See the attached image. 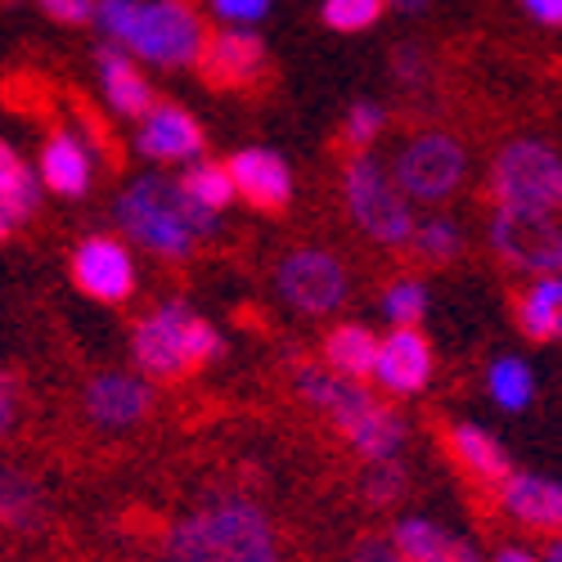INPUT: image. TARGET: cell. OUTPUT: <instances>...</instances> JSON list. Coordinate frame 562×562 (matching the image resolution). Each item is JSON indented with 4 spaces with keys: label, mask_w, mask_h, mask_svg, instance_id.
Here are the masks:
<instances>
[{
    "label": "cell",
    "mask_w": 562,
    "mask_h": 562,
    "mask_svg": "<svg viewBox=\"0 0 562 562\" xmlns=\"http://www.w3.org/2000/svg\"><path fill=\"white\" fill-rule=\"evenodd\" d=\"M162 562H284L270 513L248 495H212L171 522Z\"/></svg>",
    "instance_id": "6da1fadb"
},
{
    "label": "cell",
    "mask_w": 562,
    "mask_h": 562,
    "mask_svg": "<svg viewBox=\"0 0 562 562\" xmlns=\"http://www.w3.org/2000/svg\"><path fill=\"white\" fill-rule=\"evenodd\" d=\"M113 221L126 234V244L162 261H190L221 229V216L194 207L190 194L162 171L135 176L113 203Z\"/></svg>",
    "instance_id": "7a4b0ae2"
},
{
    "label": "cell",
    "mask_w": 562,
    "mask_h": 562,
    "mask_svg": "<svg viewBox=\"0 0 562 562\" xmlns=\"http://www.w3.org/2000/svg\"><path fill=\"white\" fill-rule=\"evenodd\" d=\"M293 387L297 396L319 409L334 424V432L364 459V463H383L401 459L409 428L405 418L369 392V383H347L338 373H329L319 360H293Z\"/></svg>",
    "instance_id": "3957f363"
},
{
    "label": "cell",
    "mask_w": 562,
    "mask_h": 562,
    "mask_svg": "<svg viewBox=\"0 0 562 562\" xmlns=\"http://www.w3.org/2000/svg\"><path fill=\"white\" fill-rule=\"evenodd\" d=\"M90 23L104 32V45L149 68H194L207 36L190 0H100Z\"/></svg>",
    "instance_id": "277c9868"
},
{
    "label": "cell",
    "mask_w": 562,
    "mask_h": 562,
    "mask_svg": "<svg viewBox=\"0 0 562 562\" xmlns=\"http://www.w3.org/2000/svg\"><path fill=\"white\" fill-rule=\"evenodd\" d=\"M221 351H225V334L207 315H199L190 302H180V297L154 306L131 334L135 373L139 379H149V383L190 379V373H199L212 360H221Z\"/></svg>",
    "instance_id": "5b68a950"
},
{
    "label": "cell",
    "mask_w": 562,
    "mask_h": 562,
    "mask_svg": "<svg viewBox=\"0 0 562 562\" xmlns=\"http://www.w3.org/2000/svg\"><path fill=\"white\" fill-rule=\"evenodd\" d=\"M491 203L508 221H558L562 158L544 139H508L491 162Z\"/></svg>",
    "instance_id": "8992f818"
},
{
    "label": "cell",
    "mask_w": 562,
    "mask_h": 562,
    "mask_svg": "<svg viewBox=\"0 0 562 562\" xmlns=\"http://www.w3.org/2000/svg\"><path fill=\"white\" fill-rule=\"evenodd\" d=\"M342 203H347L351 225L364 234L369 244L409 248L418 212L396 190V180H392L383 158H373V154H351L347 158V167H342Z\"/></svg>",
    "instance_id": "52a82bcc"
},
{
    "label": "cell",
    "mask_w": 562,
    "mask_h": 562,
    "mask_svg": "<svg viewBox=\"0 0 562 562\" xmlns=\"http://www.w3.org/2000/svg\"><path fill=\"white\" fill-rule=\"evenodd\" d=\"M396 190L409 199V203H424V207H437L446 199H454L468 180V149L459 145L454 135L446 131H418L409 135L396 162L387 167Z\"/></svg>",
    "instance_id": "ba28073f"
},
{
    "label": "cell",
    "mask_w": 562,
    "mask_h": 562,
    "mask_svg": "<svg viewBox=\"0 0 562 562\" xmlns=\"http://www.w3.org/2000/svg\"><path fill=\"white\" fill-rule=\"evenodd\" d=\"M274 289L284 297V306L297 315H334L351 293V279H347L342 257L324 248H297L279 261Z\"/></svg>",
    "instance_id": "9c48e42d"
},
{
    "label": "cell",
    "mask_w": 562,
    "mask_h": 562,
    "mask_svg": "<svg viewBox=\"0 0 562 562\" xmlns=\"http://www.w3.org/2000/svg\"><path fill=\"white\" fill-rule=\"evenodd\" d=\"M72 284L90 297V302H104V306H122L135 297L139 284V270L131 248L117 239V234H86V239L72 248Z\"/></svg>",
    "instance_id": "30bf717a"
},
{
    "label": "cell",
    "mask_w": 562,
    "mask_h": 562,
    "mask_svg": "<svg viewBox=\"0 0 562 562\" xmlns=\"http://www.w3.org/2000/svg\"><path fill=\"white\" fill-rule=\"evenodd\" d=\"M154 383L139 379V373H126V369H104L95 373V379L86 383L81 392V409L95 428L104 432H126L135 424H145V418L154 414Z\"/></svg>",
    "instance_id": "8fae6325"
},
{
    "label": "cell",
    "mask_w": 562,
    "mask_h": 562,
    "mask_svg": "<svg viewBox=\"0 0 562 562\" xmlns=\"http://www.w3.org/2000/svg\"><path fill=\"white\" fill-rule=\"evenodd\" d=\"M194 68L216 90H248L266 72V41L257 36V27H221L203 36Z\"/></svg>",
    "instance_id": "7c38bea8"
},
{
    "label": "cell",
    "mask_w": 562,
    "mask_h": 562,
    "mask_svg": "<svg viewBox=\"0 0 562 562\" xmlns=\"http://www.w3.org/2000/svg\"><path fill=\"white\" fill-rule=\"evenodd\" d=\"M432 369H437V356H432V342L424 338V329H392L379 338L369 383H379L387 396L401 401V396L428 392Z\"/></svg>",
    "instance_id": "4fadbf2b"
},
{
    "label": "cell",
    "mask_w": 562,
    "mask_h": 562,
    "mask_svg": "<svg viewBox=\"0 0 562 562\" xmlns=\"http://www.w3.org/2000/svg\"><path fill=\"white\" fill-rule=\"evenodd\" d=\"M203 149H207V135H203L199 117L190 109H180V104H154L135 126V154L149 158V162L190 167V162L203 158Z\"/></svg>",
    "instance_id": "5bb4252c"
},
{
    "label": "cell",
    "mask_w": 562,
    "mask_h": 562,
    "mask_svg": "<svg viewBox=\"0 0 562 562\" xmlns=\"http://www.w3.org/2000/svg\"><path fill=\"white\" fill-rule=\"evenodd\" d=\"M225 176L234 184V203H248L257 212H284L293 203V167L274 149H239L229 154Z\"/></svg>",
    "instance_id": "9a60e30c"
},
{
    "label": "cell",
    "mask_w": 562,
    "mask_h": 562,
    "mask_svg": "<svg viewBox=\"0 0 562 562\" xmlns=\"http://www.w3.org/2000/svg\"><path fill=\"white\" fill-rule=\"evenodd\" d=\"M491 248L504 266L536 274H558L562 266V234L558 221H508L491 212Z\"/></svg>",
    "instance_id": "2e32d148"
},
{
    "label": "cell",
    "mask_w": 562,
    "mask_h": 562,
    "mask_svg": "<svg viewBox=\"0 0 562 562\" xmlns=\"http://www.w3.org/2000/svg\"><path fill=\"white\" fill-rule=\"evenodd\" d=\"M36 184L41 194L59 199H86L95 184V149L86 145V135L72 126H59L45 135V145L36 154Z\"/></svg>",
    "instance_id": "e0dca14e"
},
{
    "label": "cell",
    "mask_w": 562,
    "mask_h": 562,
    "mask_svg": "<svg viewBox=\"0 0 562 562\" xmlns=\"http://www.w3.org/2000/svg\"><path fill=\"white\" fill-rule=\"evenodd\" d=\"M499 499V513L508 522H518L522 531H536V536H558L562 527V486L553 477H540V473H518L513 468L508 482L495 491Z\"/></svg>",
    "instance_id": "ac0fdd59"
},
{
    "label": "cell",
    "mask_w": 562,
    "mask_h": 562,
    "mask_svg": "<svg viewBox=\"0 0 562 562\" xmlns=\"http://www.w3.org/2000/svg\"><path fill=\"white\" fill-rule=\"evenodd\" d=\"M383 540L401 562H486L473 540L432 518H396Z\"/></svg>",
    "instance_id": "d6986e66"
},
{
    "label": "cell",
    "mask_w": 562,
    "mask_h": 562,
    "mask_svg": "<svg viewBox=\"0 0 562 562\" xmlns=\"http://www.w3.org/2000/svg\"><path fill=\"white\" fill-rule=\"evenodd\" d=\"M446 450L463 468V477H473L486 491H499L508 482V473H513V459H508L504 441L491 428H482V424H468V418H463V424H450Z\"/></svg>",
    "instance_id": "ffe728a7"
},
{
    "label": "cell",
    "mask_w": 562,
    "mask_h": 562,
    "mask_svg": "<svg viewBox=\"0 0 562 562\" xmlns=\"http://www.w3.org/2000/svg\"><path fill=\"white\" fill-rule=\"evenodd\" d=\"M95 77H100V90L104 100L117 117H131L139 122L158 100H154V86L145 77V68H139L131 55L113 50V45H104V50H95Z\"/></svg>",
    "instance_id": "44dd1931"
},
{
    "label": "cell",
    "mask_w": 562,
    "mask_h": 562,
    "mask_svg": "<svg viewBox=\"0 0 562 562\" xmlns=\"http://www.w3.org/2000/svg\"><path fill=\"white\" fill-rule=\"evenodd\" d=\"M373 351H379V334L351 319V324H334V329L324 334L319 364L329 373H338V379H347V383H369Z\"/></svg>",
    "instance_id": "7402d4cb"
},
{
    "label": "cell",
    "mask_w": 562,
    "mask_h": 562,
    "mask_svg": "<svg viewBox=\"0 0 562 562\" xmlns=\"http://www.w3.org/2000/svg\"><path fill=\"white\" fill-rule=\"evenodd\" d=\"M41 522H45V486L23 468L0 463V527L27 536Z\"/></svg>",
    "instance_id": "603a6c76"
},
{
    "label": "cell",
    "mask_w": 562,
    "mask_h": 562,
    "mask_svg": "<svg viewBox=\"0 0 562 562\" xmlns=\"http://www.w3.org/2000/svg\"><path fill=\"white\" fill-rule=\"evenodd\" d=\"M518 329L531 342H558L562 334V279L558 274H536L518 293Z\"/></svg>",
    "instance_id": "cb8c5ba5"
},
{
    "label": "cell",
    "mask_w": 562,
    "mask_h": 562,
    "mask_svg": "<svg viewBox=\"0 0 562 562\" xmlns=\"http://www.w3.org/2000/svg\"><path fill=\"white\" fill-rule=\"evenodd\" d=\"M36 207H41L36 171L23 162V154L10 145V139H0V212H5L14 225H23Z\"/></svg>",
    "instance_id": "d4e9b609"
},
{
    "label": "cell",
    "mask_w": 562,
    "mask_h": 562,
    "mask_svg": "<svg viewBox=\"0 0 562 562\" xmlns=\"http://www.w3.org/2000/svg\"><path fill=\"white\" fill-rule=\"evenodd\" d=\"M486 392H491V401L499 409L522 414V409H531V401L540 392L536 387V369L522 356H495L491 369H486Z\"/></svg>",
    "instance_id": "484cf974"
},
{
    "label": "cell",
    "mask_w": 562,
    "mask_h": 562,
    "mask_svg": "<svg viewBox=\"0 0 562 562\" xmlns=\"http://www.w3.org/2000/svg\"><path fill=\"white\" fill-rule=\"evenodd\" d=\"M176 184H180L184 194H190L194 207H203V212H212V216H221V212L234 203V184H229V176H225V162H212V158L190 162V167L176 176Z\"/></svg>",
    "instance_id": "4316f807"
},
{
    "label": "cell",
    "mask_w": 562,
    "mask_h": 562,
    "mask_svg": "<svg viewBox=\"0 0 562 562\" xmlns=\"http://www.w3.org/2000/svg\"><path fill=\"white\" fill-rule=\"evenodd\" d=\"M409 248L424 257L428 266H450L463 252V229H459L454 216H441V212L418 216L414 221V234H409Z\"/></svg>",
    "instance_id": "83f0119b"
},
{
    "label": "cell",
    "mask_w": 562,
    "mask_h": 562,
    "mask_svg": "<svg viewBox=\"0 0 562 562\" xmlns=\"http://www.w3.org/2000/svg\"><path fill=\"white\" fill-rule=\"evenodd\" d=\"M383 315L392 329H418L428 315V289L418 284V279H392V284L383 289Z\"/></svg>",
    "instance_id": "f1b7e54d"
},
{
    "label": "cell",
    "mask_w": 562,
    "mask_h": 562,
    "mask_svg": "<svg viewBox=\"0 0 562 562\" xmlns=\"http://www.w3.org/2000/svg\"><path fill=\"white\" fill-rule=\"evenodd\" d=\"M387 14L383 0H319V19L329 32H342V36H356V32H369Z\"/></svg>",
    "instance_id": "f546056e"
},
{
    "label": "cell",
    "mask_w": 562,
    "mask_h": 562,
    "mask_svg": "<svg viewBox=\"0 0 562 562\" xmlns=\"http://www.w3.org/2000/svg\"><path fill=\"white\" fill-rule=\"evenodd\" d=\"M383 131H387V109L379 100H356L342 117V139L351 154H373Z\"/></svg>",
    "instance_id": "4dcf8cb0"
},
{
    "label": "cell",
    "mask_w": 562,
    "mask_h": 562,
    "mask_svg": "<svg viewBox=\"0 0 562 562\" xmlns=\"http://www.w3.org/2000/svg\"><path fill=\"white\" fill-rule=\"evenodd\" d=\"M405 463L401 459H383V463H364L360 473V495L373 504V508H392L401 495H405Z\"/></svg>",
    "instance_id": "1f68e13d"
},
{
    "label": "cell",
    "mask_w": 562,
    "mask_h": 562,
    "mask_svg": "<svg viewBox=\"0 0 562 562\" xmlns=\"http://www.w3.org/2000/svg\"><path fill=\"white\" fill-rule=\"evenodd\" d=\"M274 0H207V10L225 23V27H257L270 14Z\"/></svg>",
    "instance_id": "d6a6232c"
},
{
    "label": "cell",
    "mask_w": 562,
    "mask_h": 562,
    "mask_svg": "<svg viewBox=\"0 0 562 562\" xmlns=\"http://www.w3.org/2000/svg\"><path fill=\"white\" fill-rule=\"evenodd\" d=\"M392 77H396L401 86L418 90V86H428L432 64H428V55L418 50V45H396V55H392Z\"/></svg>",
    "instance_id": "836d02e7"
},
{
    "label": "cell",
    "mask_w": 562,
    "mask_h": 562,
    "mask_svg": "<svg viewBox=\"0 0 562 562\" xmlns=\"http://www.w3.org/2000/svg\"><path fill=\"white\" fill-rule=\"evenodd\" d=\"M95 5L100 0H41V10L50 14L55 23H68V27H81L95 19Z\"/></svg>",
    "instance_id": "e575fe53"
},
{
    "label": "cell",
    "mask_w": 562,
    "mask_h": 562,
    "mask_svg": "<svg viewBox=\"0 0 562 562\" xmlns=\"http://www.w3.org/2000/svg\"><path fill=\"white\" fill-rule=\"evenodd\" d=\"M19 428V392L10 379H0V437H10Z\"/></svg>",
    "instance_id": "d590c367"
},
{
    "label": "cell",
    "mask_w": 562,
    "mask_h": 562,
    "mask_svg": "<svg viewBox=\"0 0 562 562\" xmlns=\"http://www.w3.org/2000/svg\"><path fill=\"white\" fill-rule=\"evenodd\" d=\"M351 562H401V558L392 553V544H387L383 536H369V540H360V544H356Z\"/></svg>",
    "instance_id": "8d00e7d4"
},
{
    "label": "cell",
    "mask_w": 562,
    "mask_h": 562,
    "mask_svg": "<svg viewBox=\"0 0 562 562\" xmlns=\"http://www.w3.org/2000/svg\"><path fill=\"white\" fill-rule=\"evenodd\" d=\"M518 5H522L540 27H558V23H562V0H518Z\"/></svg>",
    "instance_id": "74e56055"
},
{
    "label": "cell",
    "mask_w": 562,
    "mask_h": 562,
    "mask_svg": "<svg viewBox=\"0 0 562 562\" xmlns=\"http://www.w3.org/2000/svg\"><path fill=\"white\" fill-rule=\"evenodd\" d=\"M491 562H536V553L527 544H504V549H495Z\"/></svg>",
    "instance_id": "f35d334b"
},
{
    "label": "cell",
    "mask_w": 562,
    "mask_h": 562,
    "mask_svg": "<svg viewBox=\"0 0 562 562\" xmlns=\"http://www.w3.org/2000/svg\"><path fill=\"white\" fill-rule=\"evenodd\" d=\"M383 5H396L401 14H424V10L432 5V0H383Z\"/></svg>",
    "instance_id": "ab89813d"
},
{
    "label": "cell",
    "mask_w": 562,
    "mask_h": 562,
    "mask_svg": "<svg viewBox=\"0 0 562 562\" xmlns=\"http://www.w3.org/2000/svg\"><path fill=\"white\" fill-rule=\"evenodd\" d=\"M536 562H562V544H558V540H549V544L536 553Z\"/></svg>",
    "instance_id": "60d3db41"
},
{
    "label": "cell",
    "mask_w": 562,
    "mask_h": 562,
    "mask_svg": "<svg viewBox=\"0 0 562 562\" xmlns=\"http://www.w3.org/2000/svg\"><path fill=\"white\" fill-rule=\"evenodd\" d=\"M10 234H14V221H10L5 212H0V244H5V239H10Z\"/></svg>",
    "instance_id": "b9f144b4"
},
{
    "label": "cell",
    "mask_w": 562,
    "mask_h": 562,
    "mask_svg": "<svg viewBox=\"0 0 562 562\" xmlns=\"http://www.w3.org/2000/svg\"><path fill=\"white\" fill-rule=\"evenodd\" d=\"M126 562H149V558H126Z\"/></svg>",
    "instance_id": "7bdbcfd3"
}]
</instances>
